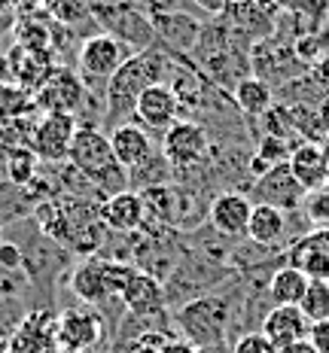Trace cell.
I'll list each match as a JSON object with an SVG mask.
<instances>
[{
  "label": "cell",
  "mask_w": 329,
  "mask_h": 353,
  "mask_svg": "<svg viewBox=\"0 0 329 353\" xmlns=\"http://www.w3.org/2000/svg\"><path fill=\"white\" fill-rule=\"evenodd\" d=\"M165 70H171V52L159 46H150L143 52H134L122 64L119 70L110 77L104 88V122L107 125H122L134 119V104L143 94V88L152 83H162Z\"/></svg>",
  "instance_id": "1"
},
{
  "label": "cell",
  "mask_w": 329,
  "mask_h": 353,
  "mask_svg": "<svg viewBox=\"0 0 329 353\" xmlns=\"http://www.w3.org/2000/svg\"><path fill=\"white\" fill-rule=\"evenodd\" d=\"M68 161L70 168H77L83 180H89L94 189H101L104 198L128 189V174L122 171V165L110 150V137L94 125H79L77 128Z\"/></svg>",
  "instance_id": "2"
},
{
  "label": "cell",
  "mask_w": 329,
  "mask_h": 353,
  "mask_svg": "<svg viewBox=\"0 0 329 353\" xmlns=\"http://www.w3.org/2000/svg\"><path fill=\"white\" fill-rule=\"evenodd\" d=\"M238 31L232 25H204L201 37L195 43L192 55L199 58L201 70L208 73L210 83L217 85H232L235 88L241 79L250 77V52L247 49H238Z\"/></svg>",
  "instance_id": "3"
},
{
  "label": "cell",
  "mask_w": 329,
  "mask_h": 353,
  "mask_svg": "<svg viewBox=\"0 0 329 353\" xmlns=\"http://www.w3.org/2000/svg\"><path fill=\"white\" fill-rule=\"evenodd\" d=\"M174 323L180 329V338L189 341L192 347H199V350L217 347V344H226V338H229L232 305H229V299L208 292V296L180 305Z\"/></svg>",
  "instance_id": "4"
},
{
  "label": "cell",
  "mask_w": 329,
  "mask_h": 353,
  "mask_svg": "<svg viewBox=\"0 0 329 353\" xmlns=\"http://www.w3.org/2000/svg\"><path fill=\"white\" fill-rule=\"evenodd\" d=\"M131 55L134 52H131L122 40H116L113 34H107V31L92 34V37H86L77 49V73L89 92H98V88L104 92L110 77H113Z\"/></svg>",
  "instance_id": "5"
},
{
  "label": "cell",
  "mask_w": 329,
  "mask_h": 353,
  "mask_svg": "<svg viewBox=\"0 0 329 353\" xmlns=\"http://www.w3.org/2000/svg\"><path fill=\"white\" fill-rule=\"evenodd\" d=\"M134 265L126 262H110V259H86L83 265H77L70 274V290L73 296L86 305H101L104 299L122 296L126 283L134 274Z\"/></svg>",
  "instance_id": "6"
},
{
  "label": "cell",
  "mask_w": 329,
  "mask_h": 353,
  "mask_svg": "<svg viewBox=\"0 0 329 353\" xmlns=\"http://www.w3.org/2000/svg\"><path fill=\"white\" fill-rule=\"evenodd\" d=\"M165 161L171 165L174 174H186L192 168H199L210 152V134L201 122L195 119H180L162 134V150Z\"/></svg>",
  "instance_id": "7"
},
{
  "label": "cell",
  "mask_w": 329,
  "mask_h": 353,
  "mask_svg": "<svg viewBox=\"0 0 329 353\" xmlns=\"http://www.w3.org/2000/svg\"><path fill=\"white\" fill-rule=\"evenodd\" d=\"M89 98H92V92L79 79V73L70 68H61V64H58L52 70V77L37 88V94H34L40 113H64V116H77Z\"/></svg>",
  "instance_id": "8"
},
{
  "label": "cell",
  "mask_w": 329,
  "mask_h": 353,
  "mask_svg": "<svg viewBox=\"0 0 329 353\" xmlns=\"http://www.w3.org/2000/svg\"><path fill=\"white\" fill-rule=\"evenodd\" d=\"M79 122L77 116H64V113H40V119L31 128V152L40 161H68L73 134H77Z\"/></svg>",
  "instance_id": "9"
},
{
  "label": "cell",
  "mask_w": 329,
  "mask_h": 353,
  "mask_svg": "<svg viewBox=\"0 0 329 353\" xmlns=\"http://www.w3.org/2000/svg\"><path fill=\"white\" fill-rule=\"evenodd\" d=\"M180 119V98L168 83H152L134 104V122L150 134H165Z\"/></svg>",
  "instance_id": "10"
},
{
  "label": "cell",
  "mask_w": 329,
  "mask_h": 353,
  "mask_svg": "<svg viewBox=\"0 0 329 353\" xmlns=\"http://www.w3.org/2000/svg\"><path fill=\"white\" fill-rule=\"evenodd\" d=\"M253 192H256V204H268L283 213H296L305 204V189L299 186V180L290 174V165L281 161L272 171H266L259 180H253Z\"/></svg>",
  "instance_id": "11"
},
{
  "label": "cell",
  "mask_w": 329,
  "mask_h": 353,
  "mask_svg": "<svg viewBox=\"0 0 329 353\" xmlns=\"http://www.w3.org/2000/svg\"><path fill=\"white\" fill-rule=\"evenodd\" d=\"M101 335H104V323L98 314L86 311V307H68L55 320V341L68 353L92 350L101 341Z\"/></svg>",
  "instance_id": "12"
},
{
  "label": "cell",
  "mask_w": 329,
  "mask_h": 353,
  "mask_svg": "<svg viewBox=\"0 0 329 353\" xmlns=\"http://www.w3.org/2000/svg\"><path fill=\"white\" fill-rule=\"evenodd\" d=\"M250 210L253 201L244 192H219L208 208V219H210V229H214L219 238L226 241H238L247 238V223H250Z\"/></svg>",
  "instance_id": "13"
},
{
  "label": "cell",
  "mask_w": 329,
  "mask_h": 353,
  "mask_svg": "<svg viewBox=\"0 0 329 353\" xmlns=\"http://www.w3.org/2000/svg\"><path fill=\"white\" fill-rule=\"evenodd\" d=\"M55 68H58L55 52H37V49L16 46V43H12V49L6 52V73H10V83L21 85L31 94H37V88L52 77Z\"/></svg>",
  "instance_id": "14"
},
{
  "label": "cell",
  "mask_w": 329,
  "mask_h": 353,
  "mask_svg": "<svg viewBox=\"0 0 329 353\" xmlns=\"http://www.w3.org/2000/svg\"><path fill=\"white\" fill-rule=\"evenodd\" d=\"M98 219H101V225L110 229V232H119V234L141 232L146 225L141 192H134V189H122V192L107 195L98 208Z\"/></svg>",
  "instance_id": "15"
},
{
  "label": "cell",
  "mask_w": 329,
  "mask_h": 353,
  "mask_svg": "<svg viewBox=\"0 0 329 353\" xmlns=\"http://www.w3.org/2000/svg\"><path fill=\"white\" fill-rule=\"evenodd\" d=\"M122 301H126L131 317H141V320H152V317H162L165 307H168V296H165V283L159 277L146 274V271L137 268L131 274V281L122 290Z\"/></svg>",
  "instance_id": "16"
},
{
  "label": "cell",
  "mask_w": 329,
  "mask_h": 353,
  "mask_svg": "<svg viewBox=\"0 0 329 353\" xmlns=\"http://www.w3.org/2000/svg\"><path fill=\"white\" fill-rule=\"evenodd\" d=\"M290 265H296L308 281L329 283V229H314L299 238L287 253Z\"/></svg>",
  "instance_id": "17"
},
{
  "label": "cell",
  "mask_w": 329,
  "mask_h": 353,
  "mask_svg": "<svg viewBox=\"0 0 329 353\" xmlns=\"http://www.w3.org/2000/svg\"><path fill=\"white\" fill-rule=\"evenodd\" d=\"M152 19V28H156V40H162L168 46V52L174 55H186L195 49L201 37V21L186 16L183 10H174V12H156Z\"/></svg>",
  "instance_id": "18"
},
{
  "label": "cell",
  "mask_w": 329,
  "mask_h": 353,
  "mask_svg": "<svg viewBox=\"0 0 329 353\" xmlns=\"http://www.w3.org/2000/svg\"><path fill=\"white\" fill-rule=\"evenodd\" d=\"M107 137H110V150H113L116 161L122 165V171H126V174L131 171V168L143 165V161L156 152V150H152V134H150V131H143L134 119L116 125Z\"/></svg>",
  "instance_id": "19"
},
{
  "label": "cell",
  "mask_w": 329,
  "mask_h": 353,
  "mask_svg": "<svg viewBox=\"0 0 329 353\" xmlns=\"http://www.w3.org/2000/svg\"><path fill=\"white\" fill-rule=\"evenodd\" d=\"M290 174L299 180V186L305 192H314V189L326 186L329 183V168H326V156H323V146L314 143V141H302L296 150L287 156Z\"/></svg>",
  "instance_id": "20"
},
{
  "label": "cell",
  "mask_w": 329,
  "mask_h": 353,
  "mask_svg": "<svg viewBox=\"0 0 329 353\" xmlns=\"http://www.w3.org/2000/svg\"><path fill=\"white\" fill-rule=\"evenodd\" d=\"M308 326L311 323L305 320V314L299 311V307L275 305L272 311L266 314V320H262L259 332L281 350V347H290V344H296V341H305V338H308Z\"/></svg>",
  "instance_id": "21"
},
{
  "label": "cell",
  "mask_w": 329,
  "mask_h": 353,
  "mask_svg": "<svg viewBox=\"0 0 329 353\" xmlns=\"http://www.w3.org/2000/svg\"><path fill=\"white\" fill-rule=\"evenodd\" d=\"M40 110H37V101L31 92H25L21 85L16 83H0V128H10V131H19V128H28L40 119Z\"/></svg>",
  "instance_id": "22"
},
{
  "label": "cell",
  "mask_w": 329,
  "mask_h": 353,
  "mask_svg": "<svg viewBox=\"0 0 329 353\" xmlns=\"http://www.w3.org/2000/svg\"><path fill=\"white\" fill-rule=\"evenodd\" d=\"M287 234V213L268 208V204H253L250 223H247V238L256 247H275Z\"/></svg>",
  "instance_id": "23"
},
{
  "label": "cell",
  "mask_w": 329,
  "mask_h": 353,
  "mask_svg": "<svg viewBox=\"0 0 329 353\" xmlns=\"http://www.w3.org/2000/svg\"><path fill=\"white\" fill-rule=\"evenodd\" d=\"M308 277L296 268V265H281V268L272 274L268 281V296H272L275 305L283 307H299V301L305 299V290H308Z\"/></svg>",
  "instance_id": "24"
},
{
  "label": "cell",
  "mask_w": 329,
  "mask_h": 353,
  "mask_svg": "<svg viewBox=\"0 0 329 353\" xmlns=\"http://www.w3.org/2000/svg\"><path fill=\"white\" fill-rule=\"evenodd\" d=\"M40 12L28 19H16L12 40H16V46L37 49V52H55V25L49 19H43Z\"/></svg>",
  "instance_id": "25"
},
{
  "label": "cell",
  "mask_w": 329,
  "mask_h": 353,
  "mask_svg": "<svg viewBox=\"0 0 329 353\" xmlns=\"http://www.w3.org/2000/svg\"><path fill=\"white\" fill-rule=\"evenodd\" d=\"M275 104V94H272V85L266 83L262 77H247L235 85V107L247 116H262L268 113Z\"/></svg>",
  "instance_id": "26"
},
{
  "label": "cell",
  "mask_w": 329,
  "mask_h": 353,
  "mask_svg": "<svg viewBox=\"0 0 329 353\" xmlns=\"http://www.w3.org/2000/svg\"><path fill=\"white\" fill-rule=\"evenodd\" d=\"M40 10H43V16H49L52 25L64 28V31H77L83 21H92V25H98L86 0H43Z\"/></svg>",
  "instance_id": "27"
},
{
  "label": "cell",
  "mask_w": 329,
  "mask_h": 353,
  "mask_svg": "<svg viewBox=\"0 0 329 353\" xmlns=\"http://www.w3.org/2000/svg\"><path fill=\"white\" fill-rule=\"evenodd\" d=\"M171 174L174 171H171V165L165 161L162 152H152L143 165H137V168H131L128 171V189L143 192V189H150V186H162V183H168V176Z\"/></svg>",
  "instance_id": "28"
},
{
  "label": "cell",
  "mask_w": 329,
  "mask_h": 353,
  "mask_svg": "<svg viewBox=\"0 0 329 353\" xmlns=\"http://www.w3.org/2000/svg\"><path fill=\"white\" fill-rule=\"evenodd\" d=\"M287 146H283L281 137H275V134H268V137H262V143H259V150L253 152V159H250V174H253V180H259L266 171H272L275 165H281V161H287Z\"/></svg>",
  "instance_id": "29"
},
{
  "label": "cell",
  "mask_w": 329,
  "mask_h": 353,
  "mask_svg": "<svg viewBox=\"0 0 329 353\" xmlns=\"http://www.w3.org/2000/svg\"><path fill=\"white\" fill-rule=\"evenodd\" d=\"M299 311L305 314V320L308 323L329 320V283L311 281L308 290H305V299L299 301Z\"/></svg>",
  "instance_id": "30"
},
{
  "label": "cell",
  "mask_w": 329,
  "mask_h": 353,
  "mask_svg": "<svg viewBox=\"0 0 329 353\" xmlns=\"http://www.w3.org/2000/svg\"><path fill=\"white\" fill-rule=\"evenodd\" d=\"M37 159L31 152V146H12L10 150V159H6V174L16 186H25L28 180H34V171H37Z\"/></svg>",
  "instance_id": "31"
},
{
  "label": "cell",
  "mask_w": 329,
  "mask_h": 353,
  "mask_svg": "<svg viewBox=\"0 0 329 353\" xmlns=\"http://www.w3.org/2000/svg\"><path fill=\"white\" fill-rule=\"evenodd\" d=\"M302 210H305V216H308V223L314 229H329V183L305 195Z\"/></svg>",
  "instance_id": "32"
},
{
  "label": "cell",
  "mask_w": 329,
  "mask_h": 353,
  "mask_svg": "<svg viewBox=\"0 0 329 353\" xmlns=\"http://www.w3.org/2000/svg\"><path fill=\"white\" fill-rule=\"evenodd\" d=\"M232 353H277V347L262 332H244L232 344Z\"/></svg>",
  "instance_id": "33"
},
{
  "label": "cell",
  "mask_w": 329,
  "mask_h": 353,
  "mask_svg": "<svg viewBox=\"0 0 329 353\" xmlns=\"http://www.w3.org/2000/svg\"><path fill=\"white\" fill-rule=\"evenodd\" d=\"M308 344L317 353H329V320H317L308 326Z\"/></svg>",
  "instance_id": "34"
},
{
  "label": "cell",
  "mask_w": 329,
  "mask_h": 353,
  "mask_svg": "<svg viewBox=\"0 0 329 353\" xmlns=\"http://www.w3.org/2000/svg\"><path fill=\"white\" fill-rule=\"evenodd\" d=\"M195 6H199L201 12H208V16H226V10H229L235 0H192Z\"/></svg>",
  "instance_id": "35"
},
{
  "label": "cell",
  "mask_w": 329,
  "mask_h": 353,
  "mask_svg": "<svg viewBox=\"0 0 329 353\" xmlns=\"http://www.w3.org/2000/svg\"><path fill=\"white\" fill-rule=\"evenodd\" d=\"M21 262V253L16 244H6V241H0V265H10V268H16Z\"/></svg>",
  "instance_id": "36"
},
{
  "label": "cell",
  "mask_w": 329,
  "mask_h": 353,
  "mask_svg": "<svg viewBox=\"0 0 329 353\" xmlns=\"http://www.w3.org/2000/svg\"><path fill=\"white\" fill-rule=\"evenodd\" d=\"M146 6V16H156V12H174L180 0H141Z\"/></svg>",
  "instance_id": "37"
},
{
  "label": "cell",
  "mask_w": 329,
  "mask_h": 353,
  "mask_svg": "<svg viewBox=\"0 0 329 353\" xmlns=\"http://www.w3.org/2000/svg\"><path fill=\"white\" fill-rule=\"evenodd\" d=\"M162 353H199V347H192V344L183 341V338H168Z\"/></svg>",
  "instance_id": "38"
},
{
  "label": "cell",
  "mask_w": 329,
  "mask_h": 353,
  "mask_svg": "<svg viewBox=\"0 0 329 353\" xmlns=\"http://www.w3.org/2000/svg\"><path fill=\"white\" fill-rule=\"evenodd\" d=\"M277 353H317V350H314L308 344V338H305V341H296V344H290V347H281Z\"/></svg>",
  "instance_id": "39"
},
{
  "label": "cell",
  "mask_w": 329,
  "mask_h": 353,
  "mask_svg": "<svg viewBox=\"0 0 329 353\" xmlns=\"http://www.w3.org/2000/svg\"><path fill=\"white\" fill-rule=\"evenodd\" d=\"M10 79V73H6V55L0 52V83H6Z\"/></svg>",
  "instance_id": "40"
},
{
  "label": "cell",
  "mask_w": 329,
  "mask_h": 353,
  "mask_svg": "<svg viewBox=\"0 0 329 353\" xmlns=\"http://www.w3.org/2000/svg\"><path fill=\"white\" fill-rule=\"evenodd\" d=\"M6 12H12V0H0V16H6Z\"/></svg>",
  "instance_id": "41"
},
{
  "label": "cell",
  "mask_w": 329,
  "mask_h": 353,
  "mask_svg": "<svg viewBox=\"0 0 329 353\" xmlns=\"http://www.w3.org/2000/svg\"><path fill=\"white\" fill-rule=\"evenodd\" d=\"M0 353H10V341H3V338H0Z\"/></svg>",
  "instance_id": "42"
},
{
  "label": "cell",
  "mask_w": 329,
  "mask_h": 353,
  "mask_svg": "<svg viewBox=\"0 0 329 353\" xmlns=\"http://www.w3.org/2000/svg\"><path fill=\"white\" fill-rule=\"evenodd\" d=\"M323 156H326V168H329V141H326V146H323Z\"/></svg>",
  "instance_id": "43"
},
{
  "label": "cell",
  "mask_w": 329,
  "mask_h": 353,
  "mask_svg": "<svg viewBox=\"0 0 329 353\" xmlns=\"http://www.w3.org/2000/svg\"><path fill=\"white\" fill-rule=\"evenodd\" d=\"M116 353H128V350H126V344H122V347H119V350H116Z\"/></svg>",
  "instance_id": "44"
},
{
  "label": "cell",
  "mask_w": 329,
  "mask_h": 353,
  "mask_svg": "<svg viewBox=\"0 0 329 353\" xmlns=\"http://www.w3.org/2000/svg\"><path fill=\"white\" fill-rule=\"evenodd\" d=\"M58 353H68V350H58Z\"/></svg>",
  "instance_id": "45"
}]
</instances>
